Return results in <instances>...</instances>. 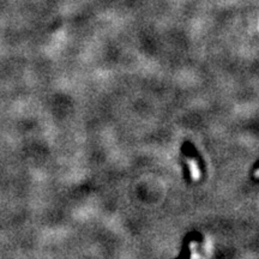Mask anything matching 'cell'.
Segmentation results:
<instances>
[{"mask_svg": "<svg viewBox=\"0 0 259 259\" xmlns=\"http://www.w3.org/2000/svg\"><path fill=\"white\" fill-rule=\"evenodd\" d=\"M187 164H189L191 177H192L193 180H199L200 179V170L197 162L193 160V158H187Z\"/></svg>", "mask_w": 259, "mask_h": 259, "instance_id": "1", "label": "cell"}, {"mask_svg": "<svg viewBox=\"0 0 259 259\" xmlns=\"http://www.w3.org/2000/svg\"><path fill=\"white\" fill-rule=\"evenodd\" d=\"M254 176H255V177H257V178H259V169H258V170H255Z\"/></svg>", "mask_w": 259, "mask_h": 259, "instance_id": "2", "label": "cell"}]
</instances>
